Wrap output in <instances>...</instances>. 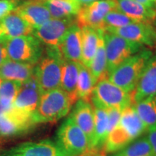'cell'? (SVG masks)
<instances>
[{
    "mask_svg": "<svg viewBox=\"0 0 156 156\" xmlns=\"http://www.w3.org/2000/svg\"><path fill=\"white\" fill-rule=\"evenodd\" d=\"M146 131L134 106L126 107L123 109L118 124L109 133L103 151L106 154L115 153L137 139Z\"/></svg>",
    "mask_w": 156,
    "mask_h": 156,
    "instance_id": "1",
    "label": "cell"
},
{
    "mask_svg": "<svg viewBox=\"0 0 156 156\" xmlns=\"http://www.w3.org/2000/svg\"><path fill=\"white\" fill-rule=\"evenodd\" d=\"M73 105L69 95L60 87L43 93L31 116L33 124L35 125L62 119L69 114Z\"/></svg>",
    "mask_w": 156,
    "mask_h": 156,
    "instance_id": "2",
    "label": "cell"
},
{
    "mask_svg": "<svg viewBox=\"0 0 156 156\" xmlns=\"http://www.w3.org/2000/svg\"><path fill=\"white\" fill-rule=\"evenodd\" d=\"M153 54L151 49L144 47L113 69L107 79L126 92L132 93L146 63Z\"/></svg>",
    "mask_w": 156,
    "mask_h": 156,
    "instance_id": "3",
    "label": "cell"
},
{
    "mask_svg": "<svg viewBox=\"0 0 156 156\" xmlns=\"http://www.w3.org/2000/svg\"><path fill=\"white\" fill-rule=\"evenodd\" d=\"M64 61L58 47L46 46L34 73L42 93L60 87Z\"/></svg>",
    "mask_w": 156,
    "mask_h": 156,
    "instance_id": "4",
    "label": "cell"
},
{
    "mask_svg": "<svg viewBox=\"0 0 156 156\" xmlns=\"http://www.w3.org/2000/svg\"><path fill=\"white\" fill-rule=\"evenodd\" d=\"M90 98L93 106L104 109L111 108L124 109L132 106L133 103L132 93L124 91L107 78L97 82Z\"/></svg>",
    "mask_w": 156,
    "mask_h": 156,
    "instance_id": "5",
    "label": "cell"
},
{
    "mask_svg": "<svg viewBox=\"0 0 156 156\" xmlns=\"http://www.w3.org/2000/svg\"><path fill=\"white\" fill-rule=\"evenodd\" d=\"M54 141L69 156H80L90 148L86 134L69 116L58 128Z\"/></svg>",
    "mask_w": 156,
    "mask_h": 156,
    "instance_id": "6",
    "label": "cell"
},
{
    "mask_svg": "<svg viewBox=\"0 0 156 156\" xmlns=\"http://www.w3.org/2000/svg\"><path fill=\"white\" fill-rule=\"evenodd\" d=\"M103 38L106 54L108 75L123 62L144 48L142 45L107 31H104Z\"/></svg>",
    "mask_w": 156,
    "mask_h": 156,
    "instance_id": "7",
    "label": "cell"
},
{
    "mask_svg": "<svg viewBox=\"0 0 156 156\" xmlns=\"http://www.w3.org/2000/svg\"><path fill=\"white\" fill-rule=\"evenodd\" d=\"M7 54L9 59L36 65L44 53L42 44L34 35L9 38Z\"/></svg>",
    "mask_w": 156,
    "mask_h": 156,
    "instance_id": "8",
    "label": "cell"
},
{
    "mask_svg": "<svg viewBox=\"0 0 156 156\" xmlns=\"http://www.w3.org/2000/svg\"><path fill=\"white\" fill-rule=\"evenodd\" d=\"M0 156H69L49 139L25 142L3 151Z\"/></svg>",
    "mask_w": 156,
    "mask_h": 156,
    "instance_id": "9",
    "label": "cell"
},
{
    "mask_svg": "<svg viewBox=\"0 0 156 156\" xmlns=\"http://www.w3.org/2000/svg\"><path fill=\"white\" fill-rule=\"evenodd\" d=\"M116 9L114 0H98L83 6L76 16V24L80 28L90 27L102 30L103 20L111 11Z\"/></svg>",
    "mask_w": 156,
    "mask_h": 156,
    "instance_id": "10",
    "label": "cell"
},
{
    "mask_svg": "<svg viewBox=\"0 0 156 156\" xmlns=\"http://www.w3.org/2000/svg\"><path fill=\"white\" fill-rule=\"evenodd\" d=\"M74 23V18H51L41 26L34 28L33 35L46 46L58 48L68 30Z\"/></svg>",
    "mask_w": 156,
    "mask_h": 156,
    "instance_id": "11",
    "label": "cell"
},
{
    "mask_svg": "<svg viewBox=\"0 0 156 156\" xmlns=\"http://www.w3.org/2000/svg\"><path fill=\"white\" fill-rule=\"evenodd\" d=\"M41 94L38 82L33 75L22 83L13 103L12 108L20 114L31 118L38 106Z\"/></svg>",
    "mask_w": 156,
    "mask_h": 156,
    "instance_id": "12",
    "label": "cell"
},
{
    "mask_svg": "<svg viewBox=\"0 0 156 156\" xmlns=\"http://www.w3.org/2000/svg\"><path fill=\"white\" fill-rule=\"evenodd\" d=\"M105 31L119 35L143 46H156V27L152 23L135 22L121 28L108 29Z\"/></svg>",
    "mask_w": 156,
    "mask_h": 156,
    "instance_id": "13",
    "label": "cell"
},
{
    "mask_svg": "<svg viewBox=\"0 0 156 156\" xmlns=\"http://www.w3.org/2000/svg\"><path fill=\"white\" fill-rule=\"evenodd\" d=\"M30 117L23 115L12 107L0 113V136L9 137L27 132L34 126Z\"/></svg>",
    "mask_w": 156,
    "mask_h": 156,
    "instance_id": "14",
    "label": "cell"
},
{
    "mask_svg": "<svg viewBox=\"0 0 156 156\" xmlns=\"http://www.w3.org/2000/svg\"><path fill=\"white\" fill-rule=\"evenodd\" d=\"M153 96H156V53L148 59L132 93L133 103Z\"/></svg>",
    "mask_w": 156,
    "mask_h": 156,
    "instance_id": "15",
    "label": "cell"
},
{
    "mask_svg": "<svg viewBox=\"0 0 156 156\" xmlns=\"http://www.w3.org/2000/svg\"><path fill=\"white\" fill-rule=\"evenodd\" d=\"M69 117L86 134L90 146L95 129V112L93 105L88 101L78 99L74 103Z\"/></svg>",
    "mask_w": 156,
    "mask_h": 156,
    "instance_id": "16",
    "label": "cell"
},
{
    "mask_svg": "<svg viewBox=\"0 0 156 156\" xmlns=\"http://www.w3.org/2000/svg\"><path fill=\"white\" fill-rule=\"evenodd\" d=\"M15 10L34 28L41 26L51 18L42 0H26L20 3Z\"/></svg>",
    "mask_w": 156,
    "mask_h": 156,
    "instance_id": "17",
    "label": "cell"
},
{
    "mask_svg": "<svg viewBox=\"0 0 156 156\" xmlns=\"http://www.w3.org/2000/svg\"><path fill=\"white\" fill-rule=\"evenodd\" d=\"M58 49L65 60L81 63V28L76 23H74L68 30Z\"/></svg>",
    "mask_w": 156,
    "mask_h": 156,
    "instance_id": "18",
    "label": "cell"
},
{
    "mask_svg": "<svg viewBox=\"0 0 156 156\" xmlns=\"http://www.w3.org/2000/svg\"><path fill=\"white\" fill-rule=\"evenodd\" d=\"M116 9L137 23L153 24L156 11L134 0H114Z\"/></svg>",
    "mask_w": 156,
    "mask_h": 156,
    "instance_id": "19",
    "label": "cell"
},
{
    "mask_svg": "<svg viewBox=\"0 0 156 156\" xmlns=\"http://www.w3.org/2000/svg\"><path fill=\"white\" fill-rule=\"evenodd\" d=\"M0 24L2 27L4 35L8 38L30 36L33 35L34 30L15 9L4 17L0 21Z\"/></svg>",
    "mask_w": 156,
    "mask_h": 156,
    "instance_id": "20",
    "label": "cell"
},
{
    "mask_svg": "<svg viewBox=\"0 0 156 156\" xmlns=\"http://www.w3.org/2000/svg\"><path fill=\"white\" fill-rule=\"evenodd\" d=\"M35 65L13 61L8 58L0 66V75L3 80L24 83L34 75Z\"/></svg>",
    "mask_w": 156,
    "mask_h": 156,
    "instance_id": "21",
    "label": "cell"
},
{
    "mask_svg": "<svg viewBox=\"0 0 156 156\" xmlns=\"http://www.w3.org/2000/svg\"><path fill=\"white\" fill-rule=\"evenodd\" d=\"M80 62L65 60L63 62L62 69V77L60 88L69 95V96L75 103L78 100L76 88L79 75Z\"/></svg>",
    "mask_w": 156,
    "mask_h": 156,
    "instance_id": "22",
    "label": "cell"
},
{
    "mask_svg": "<svg viewBox=\"0 0 156 156\" xmlns=\"http://www.w3.org/2000/svg\"><path fill=\"white\" fill-rule=\"evenodd\" d=\"M82 34L81 64L90 69L98 44L99 34L98 29L90 27H83Z\"/></svg>",
    "mask_w": 156,
    "mask_h": 156,
    "instance_id": "23",
    "label": "cell"
},
{
    "mask_svg": "<svg viewBox=\"0 0 156 156\" xmlns=\"http://www.w3.org/2000/svg\"><path fill=\"white\" fill-rule=\"evenodd\" d=\"M49 11L51 16L56 19H69L77 16L81 6L75 0H42Z\"/></svg>",
    "mask_w": 156,
    "mask_h": 156,
    "instance_id": "24",
    "label": "cell"
},
{
    "mask_svg": "<svg viewBox=\"0 0 156 156\" xmlns=\"http://www.w3.org/2000/svg\"><path fill=\"white\" fill-rule=\"evenodd\" d=\"M98 30L99 34L98 48L96 53H95L92 61V64L90 67V71L95 84L101 80L107 78L108 77L107 58L106 49H105L104 38H103L104 30H101V29H98Z\"/></svg>",
    "mask_w": 156,
    "mask_h": 156,
    "instance_id": "25",
    "label": "cell"
},
{
    "mask_svg": "<svg viewBox=\"0 0 156 156\" xmlns=\"http://www.w3.org/2000/svg\"><path fill=\"white\" fill-rule=\"evenodd\" d=\"M94 107V106H93ZM95 129L93 139L90 148L103 149L108 136V113L106 109L94 107Z\"/></svg>",
    "mask_w": 156,
    "mask_h": 156,
    "instance_id": "26",
    "label": "cell"
},
{
    "mask_svg": "<svg viewBox=\"0 0 156 156\" xmlns=\"http://www.w3.org/2000/svg\"><path fill=\"white\" fill-rule=\"evenodd\" d=\"M133 106L147 132L156 128V96L134 103Z\"/></svg>",
    "mask_w": 156,
    "mask_h": 156,
    "instance_id": "27",
    "label": "cell"
},
{
    "mask_svg": "<svg viewBox=\"0 0 156 156\" xmlns=\"http://www.w3.org/2000/svg\"><path fill=\"white\" fill-rule=\"evenodd\" d=\"M108 156H154L147 136H140L119 151Z\"/></svg>",
    "mask_w": 156,
    "mask_h": 156,
    "instance_id": "28",
    "label": "cell"
},
{
    "mask_svg": "<svg viewBox=\"0 0 156 156\" xmlns=\"http://www.w3.org/2000/svg\"><path fill=\"white\" fill-rule=\"evenodd\" d=\"M21 85L22 83L19 81L3 80L0 85V113L12 107Z\"/></svg>",
    "mask_w": 156,
    "mask_h": 156,
    "instance_id": "29",
    "label": "cell"
},
{
    "mask_svg": "<svg viewBox=\"0 0 156 156\" xmlns=\"http://www.w3.org/2000/svg\"><path fill=\"white\" fill-rule=\"evenodd\" d=\"M95 85V83L90 69L80 63L76 88L77 98L88 101V99L90 98Z\"/></svg>",
    "mask_w": 156,
    "mask_h": 156,
    "instance_id": "30",
    "label": "cell"
},
{
    "mask_svg": "<svg viewBox=\"0 0 156 156\" xmlns=\"http://www.w3.org/2000/svg\"><path fill=\"white\" fill-rule=\"evenodd\" d=\"M132 23H135V21L116 9L108 12L104 17L103 20L102 30L105 31L108 29L121 28Z\"/></svg>",
    "mask_w": 156,
    "mask_h": 156,
    "instance_id": "31",
    "label": "cell"
},
{
    "mask_svg": "<svg viewBox=\"0 0 156 156\" xmlns=\"http://www.w3.org/2000/svg\"><path fill=\"white\" fill-rule=\"evenodd\" d=\"M20 3L19 0H0V21L15 10Z\"/></svg>",
    "mask_w": 156,
    "mask_h": 156,
    "instance_id": "32",
    "label": "cell"
},
{
    "mask_svg": "<svg viewBox=\"0 0 156 156\" xmlns=\"http://www.w3.org/2000/svg\"><path fill=\"white\" fill-rule=\"evenodd\" d=\"M106 111L107 113H108V131L109 134V133L113 130V129L118 124L119 122L123 109L118 108H111L106 109Z\"/></svg>",
    "mask_w": 156,
    "mask_h": 156,
    "instance_id": "33",
    "label": "cell"
},
{
    "mask_svg": "<svg viewBox=\"0 0 156 156\" xmlns=\"http://www.w3.org/2000/svg\"><path fill=\"white\" fill-rule=\"evenodd\" d=\"M8 39L5 35L0 37V66L9 58L7 49Z\"/></svg>",
    "mask_w": 156,
    "mask_h": 156,
    "instance_id": "34",
    "label": "cell"
},
{
    "mask_svg": "<svg viewBox=\"0 0 156 156\" xmlns=\"http://www.w3.org/2000/svg\"><path fill=\"white\" fill-rule=\"evenodd\" d=\"M147 139L151 144L152 151H153V155L156 156V128L152 129L151 131H148Z\"/></svg>",
    "mask_w": 156,
    "mask_h": 156,
    "instance_id": "35",
    "label": "cell"
},
{
    "mask_svg": "<svg viewBox=\"0 0 156 156\" xmlns=\"http://www.w3.org/2000/svg\"><path fill=\"white\" fill-rule=\"evenodd\" d=\"M103 149H95L90 148L86 152L82 154L80 156H106Z\"/></svg>",
    "mask_w": 156,
    "mask_h": 156,
    "instance_id": "36",
    "label": "cell"
},
{
    "mask_svg": "<svg viewBox=\"0 0 156 156\" xmlns=\"http://www.w3.org/2000/svg\"><path fill=\"white\" fill-rule=\"evenodd\" d=\"M134 1L137 2L142 5L146 6L148 7H152V4H153V0H134Z\"/></svg>",
    "mask_w": 156,
    "mask_h": 156,
    "instance_id": "37",
    "label": "cell"
},
{
    "mask_svg": "<svg viewBox=\"0 0 156 156\" xmlns=\"http://www.w3.org/2000/svg\"><path fill=\"white\" fill-rule=\"evenodd\" d=\"M75 1L79 4L81 7H83V6L87 5H89V4L94 2L98 1V0H75Z\"/></svg>",
    "mask_w": 156,
    "mask_h": 156,
    "instance_id": "38",
    "label": "cell"
},
{
    "mask_svg": "<svg viewBox=\"0 0 156 156\" xmlns=\"http://www.w3.org/2000/svg\"><path fill=\"white\" fill-rule=\"evenodd\" d=\"M152 7L156 11V0H153V4H152Z\"/></svg>",
    "mask_w": 156,
    "mask_h": 156,
    "instance_id": "39",
    "label": "cell"
},
{
    "mask_svg": "<svg viewBox=\"0 0 156 156\" xmlns=\"http://www.w3.org/2000/svg\"><path fill=\"white\" fill-rule=\"evenodd\" d=\"M4 35V31H3V29H2V27L1 24H0V37Z\"/></svg>",
    "mask_w": 156,
    "mask_h": 156,
    "instance_id": "40",
    "label": "cell"
},
{
    "mask_svg": "<svg viewBox=\"0 0 156 156\" xmlns=\"http://www.w3.org/2000/svg\"><path fill=\"white\" fill-rule=\"evenodd\" d=\"M2 81H3V79H2V78L1 75H0V85H1V83H2Z\"/></svg>",
    "mask_w": 156,
    "mask_h": 156,
    "instance_id": "41",
    "label": "cell"
},
{
    "mask_svg": "<svg viewBox=\"0 0 156 156\" xmlns=\"http://www.w3.org/2000/svg\"><path fill=\"white\" fill-rule=\"evenodd\" d=\"M153 25H155V26L156 27V17H155V20H154V22H153Z\"/></svg>",
    "mask_w": 156,
    "mask_h": 156,
    "instance_id": "42",
    "label": "cell"
}]
</instances>
